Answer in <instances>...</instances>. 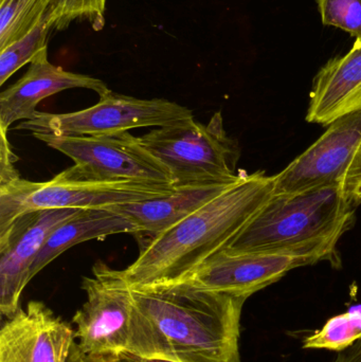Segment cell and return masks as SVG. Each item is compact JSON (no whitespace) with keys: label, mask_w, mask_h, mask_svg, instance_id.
Listing matches in <instances>:
<instances>
[{"label":"cell","mask_w":361,"mask_h":362,"mask_svg":"<svg viewBox=\"0 0 361 362\" xmlns=\"http://www.w3.org/2000/svg\"><path fill=\"white\" fill-rule=\"evenodd\" d=\"M131 291L148 329L152 358L241 362V318L247 298L176 283Z\"/></svg>","instance_id":"1"},{"label":"cell","mask_w":361,"mask_h":362,"mask_svg":"<svg viewBox=\"0 0 361 362\" xmlns=\"http://www.w3.org/2000/svg\"><path fill=\"white\" fill-rule=\"evenodd\" d=\"M275 193V180L263 171L247 174L140 248L124 269L131 288L171 284L226 248Z\"/></svg>","instance_id":"2"},{"label":"cell","mask_w":361,"mask_h":362,"mask_svg":"<svg viewBox=\"0 0 361 362\" xmlns=\"http://www.w3.org/2000/svg\"><path fill=\"white\" fill-rule=\"evenodd\" d=\"M355 209L345 197L343 183L299 193H273L225 249L292 255L311 265L329 261L338 266L337 244L353 226Z\"/></svg>","instance_id":"3"},{"label":"cell","mask_w":361,"mask_h":362,"mask_svg":"<svg viewBox=\"0 0 361 362\" xmlns=\"http://www.w3.org/2000/svg\"><path fill=\"white\" fill-rule=\"evenodd\" d=\"M82 289L86 301L72 318L76 352L85 356L129 353L150 358L143 318L124 270L97 262L91 276L83 278Z\"/></svg>","instance_id":"4"},{"label":"cell","mask_w":361,"mask_h":362,"mask_svg":"<svg viewBox=\"0 0 361 362\" xmlns=\"http://www.w3.org/2000/svg\"><path fill=\"white\" fill-rule=\"evenodd\" d=\"M167 183L100 180L72 165L48 181L19 178L0 185V235L23 215L54 209H107L163 197L175 192Z\"/></svg>","instance_id":"5"},{"label":"cell","mask_w":361,"mask_h":362,"mask_svg":"<svg viewBox=\"0 0 361 362\" xmlns=\"http://www.w3.org/2000/svg\"><path fill=\"white\" fill-rule=\"evenodd\" d=\"M139 140L169 172L173 187L230 183L241 177L239 144L227 134L220 112L208 124L191 119L157 127Z\"/></svg>","instance_id":"6"},{"label":"cell","mask_w":361,"mask_h":362,"mask_svg":"<svg viewBox=\"0 0 361 362\" xmlns=\"http://www.w3.org/2000/svg\"><path fill=\"white\" fill-rule=\"evenodd\" d=\"M194 119L186 106L165 99H138L108 91L95 105L68 114L38 112L17 129L57 136H102L139 127H165Z\"/></svg>","instance_id":"7"},{"label":"cell","mask_w":361,"mask_h":362,"mask_svg":"<svg viewBox=\"0 0 361 362\" xmlns=\"http://www.w3.org/2000/svg\"><path fill=\"white\" fill-rule=\"evenodd\" d=\"M32 136L69 157L81 173L89 177L172 185L169 172L142 146L139 137L129 132L102 136Z\"/></svg>","instance_id":"8"},{"label":"cell","mask_w":361,"mask_h":362,"mask_svg":"<svg viewBox=\"0 0 361 362\" xmlns=\"http://www.w3.org/2000/svg\"><path fill=\"white\" fill-rule=\"evenodd\" d=\"M361 146V110L329 125L328 131L273 175L275 194H292L341 185Z\"/></svg>","instance_id":"9"},{"label":"cell","mask_w":361,"mask_h":362,"mask_svg":"<svg viewBox=\"0 0 361 362\" xmlns=\"http://www.w3.org/2000/svg\"><path fill=\"white\" fill-rule=\"evenodd\" d=\"M82 209H54L19 217L0 235V313L12 318L20 308V297L29 274L49 236Z\"/></svg>","instance_id":"10"},{"label":"cell","mask_w":361,"mask_h":362,"mask_svg":"<svg viewBox=\"0 0 361 362\" xmlns=\"http://www.w3.org/2000/svg\"><path fill=\"white\" fill-rule=\"evenodd\" d=\"M309 265L307 259L292 255L237 253L223 249L175 283L248 299L281 280L290 270Z\"/></svg>","instance_id":"11"},{"label":"cell","mask_w":361,"mask_h":362,"mask_svg":"<svg viewBox=\"0 0 361 362\" xmlns=\"http://www.w3.org/2000/svg\"><path fill=\"white\" fill-rule=\"evenodd\" d=\"M74 329L40 301L8 318L0 331V362H70Z\"/></svg>","instance_id":"12"},{"label":"cell","mask_w":361,"mask_h":362,"mask_svg":"<svg viewBox=\"0 0 361 362\" xmlns=\"http://www.w3.org/2000/svg\"><path fill=\"white\" fill-rule=\"evenodd\" d=\"M85 88L100 97L110 91L99 78L66 71L49 62L47 48L30 63L29 69L12 86L0 93V129L8 132L17 121L33 120L42 100L67 89Z\"/></svg>","instance_id":"13"},{"label":"cell","mask_w":361,"mask_h":362,"mask_svg":"<svg viewBox=\"0 0 361 362\" xmlns=\"http://www.w3.org/2000/svg\"><path fill=\"white\" fill-rule=\"evenodd\" d=\"M237 181L230 183L186 185L176 187L175 192L163 197L110 206L107 209L123 215L135 223L138 228L135 238L139 243L140 248H142L157 236L165 233L187 218L189 215L211 202Z\"/></svg>","instance_id":"14"},{"label":"cell","mask_w":361,"mask_h":362,"mask_svg":"<svg viewBox=\"0 0 361 362\" xmlns=\"http://www.w3.org/2000/svg\"><path fill=\"white\" fill-rule=\"evenodd\" d=\"M358 110H361V38L347 54L331 59L318 72L307 121L329 127Z\"/></svg>","instance_id":"15"},{"label":"cell","mask_w":361,"mask_h":362,"mask_svg":"<svg viewBox=\"0 0 361 362\" xmlns=\"http://www.w3.org/2000/svg\"><path fill=\"white\" fill-rule=\"evenodd\" d=\"M138 232L135 223L108 209H82L49 236L30 269V281L61 253L81 243L101 240L112 234Z\"/></svg>","instance_id":"16"},{"label":"cell","mask_w":361,"mask_h":362,"mask_svg":"<svg viewBox=\"0 0 361 362\" xmlns=\"http://www.w3.org/2000/svg\"><path fill=\"white\" fill-rule=\"evenodd\" d=\"M55 0H0V51L36 27Z\"/></svg>","instance_id":"17"},{"label":"cell","mask_w":361,"mask_h":362,"mask_svg":"<svg viewBox=\"0 0 361 362\" xmlns=\"http://www.w3.org/2000/svg\"><path fill=\"white\" fill-rule=\"evenodd\" d=\"M52 28L48 12L27 35L0 51V85H4L17 70L31 63L40 51L47 48V38Z\"/></svg>","instance_id":"18"},{"label":"cell","mask_w":361,"mask_h":362,"mask_svg":"<svg viewBox=\"0 0 361 362\" xmlns=\"http://www.w3.org/2000/svg\"><path fill=\"white\" fill-rule=\"evenodd\" d=\"M106 0H55L49 11L53 28L64 30L76 19H86L95 31L103 29Z\"/></svg>","instance_id":"19"},{"label":"cell","mask_w":361,"mask_h":362,"mask_svg":"<svg viewBox=\"0 0 361 362\" xmlns=\"http://www.w3.org/2000/svg\"><path fill=\"white\" fill-rule=\"evenodd\" d=\"M322 23L361 38V0H318Z\"/></svg>","instance_id":"20"},{"label":"cell","mask_w":361,"mask_h":362,"mask_svg":"<svg viewBox=\"0 0 361 362\" xmlns=\"http://www.w3.org/2000/svg\"><path fill=\"white\" fill-rule=\"evenodd\" d=\"M0 185H4L21 177L14 165L18 161V157L13 152L8 132L0 129Z\"/></svg>","instance_id":"21"},{"label":"cell","mask_w":361,"mask_h":362,"mask_svg":"<svg viewBox=\"0 0 361 362\" xmlns=\"http://www.w3.org/2000/svg\"><path fill=\"white\" fill-rule=\"evenodd\" d=\"M345 197L354 206L361 204V146L356 153L343 181Z\"/></svg>","instance_id":"22"},{"label":"cell","mask_w":361,"mask_h":362,"mask_svg":"<svg viewBox=\"0 0 361 362\" xmlns=\"http://www.w3.org/2000/svg\"><path fill=\"white\" fill-rule=\"evenodd\" d=\"M70 362H127V361L124 358V356H123L122 353H120V354L85 356V355H81L76 353V349H74Z\"/></svg>","instance_id":"23"},{"label":"cell","mask_w":361,"mask_h":362,"mask_svg":"<svg viewBox=\"0 0 361 362\" xmlns=\"http://www.w3.org/2000/svg\"><path fill=\"white\" fill-rule=\"evenodd\" d=\"M335 362H361V348L352 346L347 350L341 351Z\"/></svg>","instance_id":"24"},{"label":"cell","mask_w":361,"mask_h":362,"mask_svg":"<svg viewBox=\"0 0 361 362\" xmlns=\"http://www.w3.org/2000/svg\"><path fill=\"white\" fill-rule=\"evenodd\" d=\"M127 362H175L163 358H148V357H139L136 355L129 354V353H122Z\"/></svg>","instance_id":"25"}]
</instances>
